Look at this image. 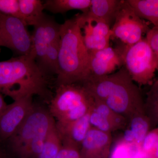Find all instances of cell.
Instances as JSON below:
<instances>
[{"label":"cell","mask_w":158,"mask_h":158,"mask_svg":"<svg viewBox=\"0 0 158 158\" xmlns=\"http://www.w3.org/2000/svg\"><path fill=\"white\" fill-rule=\"evenodd\" d=\"M33 97H26L8 105L0 116V142L7 141L16 132L31 112Z\"/></svg>","instance_id":"9"},{"label":"cell","mask_w":158,"mask_h":158,"mask_svg":"<svg viewBox=\"0 0 158 158\" xmlns=\"http://www.w3.org/2000/svg\"><path fill=\"white\" fill-rule=\"evenodd\" d=\"M123 139L128 143H132L135 142V138L134 134L129 128H127L123 134Z\"/></svg>","instance_id":"29"},{"label":"cell","mask_w":158,"mask_h":158,"mask_svg":"<svg viewBox=\"0 0 158 158\" xmlns=\"http://www.w3.org/2000/svg\"><path fill=\"white\" fill-rule=\"evenodd\" d=\"M81 85L94 101L103 102L118 115L129 120L146 112L139 87L124 67L104 76H90Z\"/></svg>","instance_id":"1"},{"label":"cell","mask_w":158,"mask_h":158,"mask_svg":"<svg viewBox=\"0 0 158 158\" xmlns=\"http://www.w3.org/2000/svg\"><path fill=\"white\" fill-rule=\"evenodd\" d=\"M143 158H158V129L150 131L144 138L141 147Z\"/></svg>","instance_id":"23"},{"label":"cell","mask_w":158,"mask_h":158,"mask_svg":"<svg viewBox=\"0 0 158 158\" xmlns=\"http://www.w3.org/2000/svg\"><path fill=\"white\" fill-rule=\"evenodd\" d=\"M60 25L52 18L45 15L44 18L34 27L32 35V55L41 69L49 45L60 39Z\"/></svg>","instance_id":"10"},{"label":"cell","mask_w":158,"mask_h":158,"mask_svg":"<svg viewBox=\"0 0 158 158\" xmlns=\"http://www.w3.org/2000/svg\"><path fill=\"white\" fill-rule=\"evenodd\" d=\"M89 53L88 77L108 75L123 66L121 52L118 47L113 48L110 46L99 50L90 51Z\"/></svg>","instance_id":"11"},{"label":"cell","mask_w":158,"mask_h":158,"mask_svg":"<svg viewBox=\"0 0 158 158\" xmlns=\"http://www.w3.org/2000/svg\"><path fill=\"white\" fill-rule=\"evenodd\" d=\"M59 47L60 39L51 43L46 51L41 69L49 76L58 74Z\"/></svg>","instance_id":"21"},{"label":"cell","mask_w":158,"mask_h":158,"mask_svg":"<svg viewBox=\"0 0 158 158\" xmlns=\"http://www.w3.org/2000/svg\"><path fill=\"white\" fill-rule=\"evenodd\" d=\"M8 105L6 103L2 96V94L0 92V116L6 110Z\"/></svg>","instance_id":"30"},{"label":"cell","mask_w":158,"mask_h":158,"mask_svg":"<svg viewBox=\"0 0 158 158\" xmlns=\"http://www.w3.org/2000/svg\"><path fill=\"white\" fill-rule=\"evenodd\" d=\"M0 158H7L6 154L1 148H0Z\"/></svg>","instance_id":"31"},{"label":"cell","mask_w":158,"mask_h":158,"mask_svg":"<svg viewBox=\"0 0 158 158\" xmlns=\"http://www.w3.org/2000/svg\"><path fill=\"white\" fill-rule=\"evenodd\" d=\"M90 122L92 127L106 132L111 133L114 131L121 129L115 123L92 110L90 111Z\"/></svg>","instance_id":"24"},{"label":"cell","mask_w":158,"mask_h":158,"mask_svg":"<svg viewBox=\"0 0 158 158\" xmlns=\"http://www.w3.org/2000/svg\"><path fill=\"white\" fill-rule=\"evenodd\" d=\"M21 19L27 26H35L45 14L43 2L40 0H19Z\"/></svg>","instance_id":"16"},{"label":"cell","mask_w":158,"mask_h":158,"mask_svg":"<svg viewBox=\"0 0 158 158\" xmlns=\"http://www.w3.org/2000/svg\"><path fill=\"white\" fill-rule=\"evenodd\" d=\"M89 56L77 14L60 25L57 86L81 84L86 80L88 76Z\"/></svg>","instance_id":"3"},{"label":"cell","mask_w":158,"mask_h":158,"mask_svg":"<svg viewBox=\"0 0 158 158\" xmlns=\"http://www.w3.org/2000/svg\"><path fill=\"white\" fill-rule=\"evenodd\" d=\"M148 43L153 52L158 57V28L150 29L145 37Z\"/></svg>","instance_id":"28"},{"label":"cell","mask_w":158,"mask_h":158,"mask_svg":"<svg viewBox=\"0 0 158 158\" xmlns=\"http://www.w3.org/2000/svg\"><path fill=\"white\" fill-rule=\"evenodd\" d=\"M49 77L33 55L18 56L0 62V92L14 101L37 95L49 102Z\"/></svg>","instance_id":"2"},{"label":"cell","mask_w":158,"mask_h":158,"mask_svg":"<svg viewBox=\"0 0 158 158\" xmlns=\"http://www.w3.org/2000/svg\"><path fill=\"white\" fill-rule=\"evenodd\" d=\"M123 0H91L89 10L83 16L87 19L96 20L110 26L114 23Z\"/></svg>","instance_id":"15"},{"label":"cell","mask_w":158,"mask_h":158,"mask_svg":"<svg viewBox=\"0 0 158 158\" xmlns=\"http://www.w3.org/2000/svg\"><path fill=\"white\" fill-rule=\"evenodd\" d=\"M56 123L49 111L34 106L23 124L8 140L9 147L20 158H37L49 131Z\"/></svg>","instance_id":"4"},{"label":"cell","mask_w":158,"mask_h":158,"mask_svg":"<svg viewBox=\"0 0 158 158\" xmlns=\"http://www.w3.org/2000/svg\"><path fill=\"white\" fill-rule=\"evenodd\" d=\"M90 111L79 119L67 124L56 123V127L62 144L72 145L80 149L82 141L91 127L90 122Z\"/></svg>","instance_id":"14"},{"label":"cell","mask_w":158,"mask_h":158,"mask_svg":"<svg viewBox=\"0 0 158 158\" xmlns=\"http://www.w3.org/2000/svg\"><path fill=\"white\" fill-rule=\"evenodd\" d=\"M157 128H158V127Z\"/></svg>","instance_id":"33"},{"label":"cell","mask_w":158,"mask_h":158,"mask_svg":"<svg viewBox=\"0 0 158 158\" xmlns=\"http://www.w3.org/2000/svg\"><path fill=\"white\" fill-rule=\"evenodd\" d=\"M117 47L121 52L123 66L133 81L139 87L152 85L155 72L158 69V57L145 37L133 45L122 44Z\"/></svg>","instance_id":"6"},{"label":"cell","mask_w":158,"mask_h":158,"mask_svg":"<svg viewBox=\"0 0 158 158\" xmlns=\"http://www.w3.org/2000/svg\"><path fill=\"white\" fill-rule=\"evenodd\" d=\"M129 128L131 130L136 144L141 146L142 142L151 126L150 119L146 112L136 114L128 121Z\"/></svg>","instance_id":"19"},{"label":"cell","mask_w":158,"mask_h":158,"mask_svg":"<svg viewBox=\"0 0 158 158\" xmlns=\"http://www.w3.org/2000/svg\"><path fill=\"white\" fill-rule=\"evenodd\" d=\"M62 146L56 123L49 131L42 151L37 158H56Z\"/></svg>","instance_id":"20"},{"label":"cell","mask_w":158,"mask_h":158,"mask_svg":"<svg viewBox=\"0 0 158 158\" xmlns=\"http://www.w3.org/2000/svg\"><path fill=\"white\" fill-rule=\"evenodd\" d=\"M19 18L0 13V46L10 49L18 56L32 55V35Z\"/></svg>","instance_id":"8"},{"label":"cell","mask_w":158,"mask_h":158,"mask_svg":"<svg viewBox=\"0 0 158 158\" xmlns=\"http://www.w3.org/2000/svg\"><path fill=\"white\" fill-rule=\"evenodd\" d=\"M109 158H131L128 143L122 138L119 139L110 150Z\"/></svg>","instance_id":"25"},{"label":"cell","mask_w":158,"mask_h":158,"mask_svg":"<svg viewBox=\"0 0 158 158\" xmlns=\"http://www.w3.org/2000/svg\"><path fill=\"white\" fill-rule=\"evenodd\" d=\"M145 111L152 123L158 124V81H156L148 93Z\"/></svg>","instance_id":"22"},{"label":"cell","mask_w":158,"mask_h":158,"mask_svg":"<svg viewBox=\"0 0 158 158\" xmlns=\"http://www.w3.org/2000/svg\"><path fill=\"white\" fill-rule=\"evenodd\" d=\"M62 144V148L56 158H83L78 148L69 144Z\"/></svg>","instance_id":"27"},{"label":"cell","mask_w":158,"mask_h":158,"mask_svg":"<svg viewBox=\"0 0 158 158\" xmlns=\"http://www.w3.org/2000/svg\"><path fill=\"white\" fill-rule=\"evenodd\" d=\"M94 100L80 84L60 85L49 102V112L56 123L67 124L90 112Z\"/></svg>","instance_id":"5"},{"label":"cell","mask_w":158,"mask_h":158,"mask_svg":"<svg viewBox=\"0 0 158 158\" xmlns=\"http://www.w3.org/2000/svg\"><path fill=\"white\" fill-rule=\"evenodd\" d=\"M136 14L158 28V0H127Z\"/></svg>","instance_id":"18"},{"label":"cell","mask_w":158,"mask_h":158,"mask_svg":"<svg viewBox=\"0 0 158 158\" xmlns=\"http://www.w3.org/2000/svg\"><path fill=\"white\" fill-rule=\"evenodd\" d=\"M83 39L89 52L99 50L110 46L112 36L110 26L96 20L87 19L78 13Z\"/></svg>","instance_id":"12"},{"label":"cell","mask_w":158,"mask_h":158,"mask_svg":"<svg viewBox=\"0 0 158 158\" xmlns=\"http://www.w3.org/2000/svg\"><path fill=\"white\" fill-rule=\"evenodd\" d=\"M112 137L91 127L82 141L80 152L83 158H109Z\"/></svg>","instance_id":"13"},{"label":"cell","mask_w":158,"mask_h":158,"mask_svg":"<svg viewBox=\"0 0 158 158\" xmlns=\"http://www.w3.org/2000/svg\"><path fill=\"white\" fill-rule=\"evenodd\" d=\"M91 0H46L44 2V9L53 13H65L73 10L86 13L90 7Z\"/></svg>","instance_id":"17"},{"label":"cell","mask_w":158,"mask_h":158,"mask_svg":"<svg viewBox=\"0 0 158 158\" xmlns=\"http://www.w3.org/2000/svg\"><path fill=\"white\" fill-rule=\"evenodd\" d=\"M156 81H158V79H157V80H156Z\"/></svg>","instance_id":"32"},{"label":"cell","mask_w":158,"mask_h":158,"mask_svg":"<svg viewBox=\"0 0 158 158\" xmlns=\"http://www.w3.org/2000/svg\"><path fill=\"white\" fill-rule=\"evenodd\" d=\"M0 13L21 19L19 0H0Z\"/></svg>","instance_id":"26"},{"label":"cell","mask_w":158,"mask_h":158,"mask_svg":"<svg viewBox=\"0 0 158 158\" xmlns=\"http://www.w3.org/2000/svg\"><path fill=\"white\" fill-rule=\"evenodd\" d=\"M150 29L148 23L136 14L127 1H123L111 28V39H117L124 45L130 46L143 39Z\"/></svg>","instance_id":"7"}]
</instances>
